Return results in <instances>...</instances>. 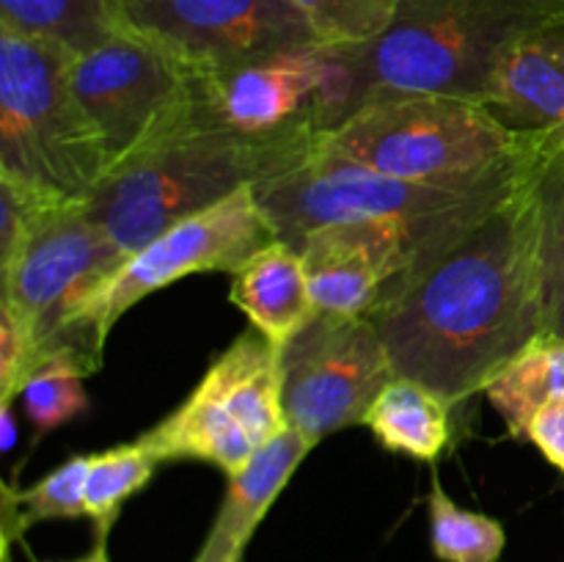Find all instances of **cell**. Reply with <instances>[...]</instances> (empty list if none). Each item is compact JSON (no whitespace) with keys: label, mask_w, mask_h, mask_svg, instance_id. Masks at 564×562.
Instances as JSON below:
<instances>
[{"label":"cell","mask_w":564,"mask_h":562,"mask_svg":"<svg viewBox=\"0 0 564 562\" xmlns=\"http://www.w3.org/2000/svg\"><path fill=\"white\" fill-rule=\"evenodd\" d=\"M286 428L281 350L251 328L209 364L180 408L138 441L158 463L198 461L229 477Z\"/></svg>","instance_id":"9"},{"label":"cell","mask_w":564,"mask_h":562,"mask_svg":"<svg viewBox=\"0 0 564 562\" xmlns=\"http://www.w3.org/2000/svg\"><path fill=\"white\" fill-rule=\"evenodd\" d=\"M270 240L279 237L259 207L253 185L240 187L202 213L187 215L127 257V262L80 303L50 356L66 353L94 375L102 364L110 328L135 303L185 275L235 273Z\"/></svg>","instance_id":"8"},{"label":"cell","mask_w":564,"mask_h":562,"mask_svg":"<svg viewBox=\"0 0 564 562\" xmlns=\"http://www.w3.org/2000/svg\"><path fill=\"white\" fill-rule=\"evenodd\" d=\"M124 257L86 202L44 204L28 198L20 237L0 257V309L9 312L36 350V367L88 295L99 290Z\"/></svg>","instance_id":"10"},{"label":"cell","mask_w":564,"mask_h":562,"mask_svg":"<svg viewBox=\"0 0 564 562\" xmlns=\"http://www.w3.org/2000/svg\"><path fill=\"white\" fill-rule=\"evenodd\" d=\"M77 55L0 25V185L44 204L88 202L105 147L72 88Z\"/></svg>","instance_id":"4"},{"label":"cell","mask_w":564,"mask_h":562,"mask_svg":"<svg viewBox=\"0 0 564 562\" xmlns=\"http://www.w3.org/2000/svg\"><path fill=\"white\" fill-rule=\"evenodd\" d=\"M562 143L564 125L505 196L391 287L369 314L394 372L430 386L452 408L488 389L543 336V180Z\"/></svg>","instance_id":"1"},{"label":"cell","mask_w":564,"mask_h":562,"mask_svg":"<svg viewBox=\"0 0 564 562\" xmlns=\"http://www.w3.org/2000/svg\"><path fill=\"white\" fill-rule=\"evenodd\" d=\"M308 20L323 47L375 42L394 22L400 0H290Z\"/></svg>","instance_id":"24"},{"label":"cell","mask_w":564,"mask_h":562,"mask_svg":"<svg viewBox=\"0 0 564 562\" xmlns=\"http://www.w3.org/2000/svg\"><path fill=\"white\" fill-rule=\"evenodd\" d=\"M154 468L158 461L143 450L141 441L91 455L86 477V516L97 529V540H108L124 501L147 488Z\"/></svg>","instance_id":"21"},{"label":"cell","mask_w":564,"mask_h":562,"mask_svg":"<svg viewBox=\"0 0 564 562\" xmlns=\"http://www.w3.org/2000/svg\"><path fill=\"white\" fill-rule=\"evenodd\" d=\"M543 336L564 339V143L543 180Z\"/></svg>","instance_id":"25"},{"label":"cell","mask_w":564,"mask_h":562,"mask_svg":"<svg viewBox=\"0 0 564 562\" xmlns=\"http://www.w3.org/2000/svg\"><path fill=\"white\" fill-rule=\"evenodd\" d=\"M394 364L369 317L317 312L281 350V402L292 430L319 444L364 424L394 380Z\"/></svg>","instance_id":"11"},{"label":"cell","mask_w":564,"mask_h":562,"mask_svg":"<svg viewBox=\"0 0 564 562\" xmlns=\"http://www.w3.org/2000/svg\"><path fill=\"white\" fill-rule=\"evenodd\" d=\"M0 419H3V452H11V446H14V413H11V406H0Z\"/></svg>","instance_id":"27"},{"label":"cell","mask_w":564,"mask_h":562,"mask_svg":"<svg viewBox=\"0 0 564 562\" xmlns=\"http://www.w3.org/2000/svg\"><path fill=\"white\" fill-rule=\"evenodd\" d=\"M312 450V441L286 428L246 466L229 474L218 516L193 562H242L257 527Z\"/></svg>","instance_id":"15"},{"label":"cell","mask_w":564,"mask_h":562,"mask_svg":"<svg viewBox=\"0 0 564 562\" xmlns=\"http://www.w3.org/2000/svg\"><path fill=\"white\" fill-rule=\"evenodd\" d=\"M485 108L512 132L564 125V11L507 53Z\"/></svg>","instance_id":"14"},{"label":"cell","mask_w":564,"mask_h":562,"mask_svg":"<svg viewBox=\"0 0 564 562\" xmlns=\"http://www.w3.org/2000/svg\"><path fill=\"white\" fill-rule=\"evenodd\" d=\"M527 441H532L545 461L564 472V395L551 397L532 417L527 430Z\"/></svg>","instance_id":"26"},{"label":"cell","mask_w":564,"mask_h":562,"mask_svg":"<svg viewBox=\"0 0 564 562\" xmlns=\"http://www.w3.org/2000/svg\"><path fill=\"white\" fill-rule=\"evenodd\" d=\"M551 130L554 127L534 130L516 154L482 174L441 182L380 174L369 165L352 163L314 147L306 163L257 182L253 193L275 237L297 248L303 237L325 226L380 218H427L441 209L457 207L482 193L505 187L532 163L534 154L549 141Z\"/></svg>","instance_id":"5"},{"label":"cell","mask_w":564,"mask_h":562,"mask_svg":"<svg viewBox=\"0 0 564 562\" xmlns=\"http://www.w3.org/2000/svg\"><path fill=\"white\" fill-rule=\"evenodd\" d=\"M317 132L306 125L275 136H242L202 121L110 174L91 193L86 209L127 262L187 215L306 163Z\"/></svg>","instance_id":"3"},{"label":"cell","mask_w":564,"mask_h":562,"mask_svg":"<svg viewBox=\"0 0 564 562\" xmlns=\"http://www.w3.org/2000/svg\"><path fill=\"white\" fill-rule=\"evenodd\" d=\"M452 411L438 391L397 375L369 406L364 424L386 450L413 461H438L449 444Z\"/></svg>","instance_id":"17"},{"label":"cell","mask_w":564,"mask_h":562,"mask_svg":"<svg viewBox=\"0 0 564 562\" xmlns=\"http://www.w3.org/2000/svg\"><path fill=\"white\" fill-rule=\"evenodd\" d=\"M229 275L231 303L279 350L317 314L306 264L290 242L270 240Z\"/></svg>","instance_id":"16"},{"label":"cell","mask_w":564,"mask_h":562,"mask_svg":"<svg viewBox=\"0 0 564 562\" xmlns=\"http://www.w3.org/2000/svg\"><path fill=\"white\" fill-rule=\"evenodd\" d=\"M72 562H110L108 540H97V545H94L86 556H80V560H72Z\"/></svg>","instance_id":"28"},{"label":"cell","mask_w":564,"mask_h":562,"mask_svg":"<svg viewBox=\"0 0 564 562\" xmlns=\"http://www.w3.org/2000/svg\"><path fill=\"white\" fill-rule=\"evenodd\" d=\"M72 88L102 141L108 176L180 132L213 121L209 75L132 31L77 55Z\"/></svg>","instance_id":"7"},{"label":"cell","mask_w":564,"mask_h":562,"mask_svg":"<svg viewBox=\"0 0 564 562\" xmlns=\"http://www.w3.org/2000/svg\"><path fill=\"white\" fill-rule=\"evenodd\" d=\"M0 25L83 55L124 31L121 0H0Z\"/></svg>","instance_id":"18"},{"label":"cell","mask_w":564,"mask_h":562,"mask_svg":"<svg viewBox=\"0 0 564 562\" xmlns=\"http://www.w3.org/2000/svg\"><path fill=\"white\" fill-rule=\"evenodd\" d=\"M83 378H88L86 369L69 356H53L33 369L22 386L20 402L28 422L36 430V439L86 411L88 395L83 389Z\"/></svg>","instance_id":"23"},{"label":"cell","mask_w":564,"mask_h":562,"mask_svg":"<svg viewBox=\"0 0 564 562\" xmlns=\"http://www.w3.org/2000/svg\"><path fill=\"white\" fill-rule=\"evenodd\" d=\"M505 419L512 439L527 441L529 422L551 400L564 395V339L540 336L518 353L482 391Z\"/></svg>","instance_id":"19"},{"label":"cell","mask_w":564,"mask_h":562,"mask_svg":"<svg viewBox=\"0 0 564 562\" xmlns=\"http://www.w3.org/2000/svg\"><path fill=\"white\" fill-rule=\"evenodd\" d=\"M430 545L441 562H501L507 532L501 521L457 505L441 485L430 483Z\"/></svg>","instance_id":"20"},{"label":"cell","mask_w":564,"mask_h":562,"mask_svg":"<svg viewBox=\"0 0 564 562\" xmlns=\"http://www.w3.org/2000/svg\"><path fill=\"white\" fill-rule=\"evenodd\" d=\"M532 132H512L477 99L402 94L367 105L334 130L317 132V149L380 174L441 182L494 169Z\"/></svg>","instance_id":"6"},{"label":"cell","mask_w":564,"mask_h":562,"mask_svg":"<svg viewBox=\"0 0 564 562\" xmlns=\"http://www.w3.org/2000/svg\"><path fill=\"white\" fill-rule=\"evenodd\" d=\"M562 11L564 0H400L383 36L325 47L328 72L314 108L319 132L402 94L485 105L507 53Z\"/></svg>","instance_id":"2"},{"label":"cell","mask_w":564,"mask_h":562,"mask_svg":"<svg viewBox=\"0 0 564 562\" xmlns=\"http://www.w3.org/2000/svg\"><path fill=\"white\" fill-rule=\"evenodd\" d=\"M121 20L209 77L319 44L290 0H121Z\"/></svg>","instance_id":"12"},{"label":"cell","mask_w":564,"mask_h":562,"mask_svg":"<svg viewBox=\"0 0 564 562\" xmlns=\"http://www.w3.org/2000/svg\"><path fill=\"white\" fill-rule=\"evenodd\" d=\"M91 455H75L61 463L31 488H3L6 527L17 523V532L39 521L86 516V477Z\"/></svg>","instance_id":"22"},{"label":"cell","mask_w":564,"mask_h":562,"mask_svg":"<svg viewBox=\"0 0 564 562\" xmlns=\"http://www.w3.org/2000/svg\"><path fill=\"white\" fill-rule=\"evenodd\" d=\"M325 72V47L308 44L209 77V116L215 125L242 136H275L295 127H317L314 108Z\"/></svg>","instance_id":"13"}]
</instances>
